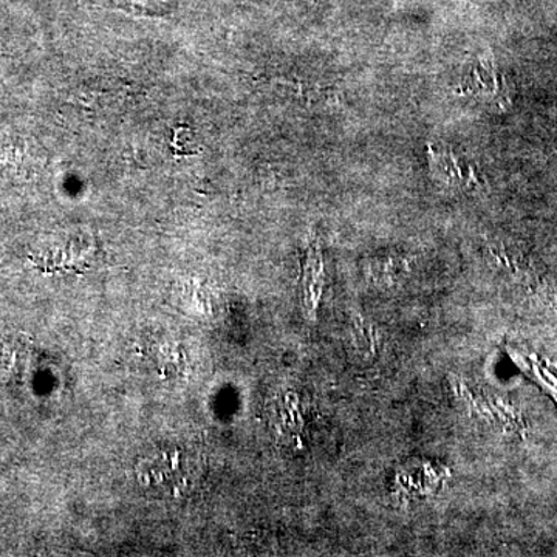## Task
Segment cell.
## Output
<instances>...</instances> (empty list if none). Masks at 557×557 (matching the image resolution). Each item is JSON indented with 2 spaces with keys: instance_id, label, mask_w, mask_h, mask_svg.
<instances>
[{
  "instance_id": "cell-4",
  "label": "cell",
  "mask_w": 557,
  "mask_h": 557,
  "mask_svg": "<svg viewBox=\"0 0 557 557\" xmlns=\"http://www.w3.org/2000/svg\"><path fill=\"white\" fill-rule=\"evenodd\" d=\"M527 369L557 398V364L555 362L541 361L531 357L527 361Z\"/></svg>"
},
{
  "instance_id": "cell-3",
  "label": "cell",
  "mask_w": 557,
  "mask_h": 557,
  "mask_svg": "<svg viewBox=\"0 0 557 557\" xmlns=\"http://www.w3.org/2000/svg\"><path fill=\"white\" fill-rule=\"evenodd\" d=\"M428 157L432 177L446 188L457 190L482 188V178L474 164L458 156L456 150L429 145Z\"/></svg>"
},
{
  "instance_id": "cell-2",
  "label": "cell",
  "mask_w": 557,
  "mask_h": 557,
  "mask_svg": "<svg viewBox=\"0 0 557 557\" xmlns=\"http://www.w3.org/2000/svg\"><path fill=\"white\" fill-rule=\"evenodd\" d=\"M458 95L479 98L496 110L509 109L511 95H509L507 78L497 65L493 51H482L474 60L468 62L460 83Z\"/></svg>"
},
{
  "instance_id": "cell-1",
  "label": "cell",
  "mask_w": 557,
  "mask_h": 557,
  "mask_svg": "<svg viewBox=\"0 0 557 557\" xmlns=\"http://www.w3.org/2000/svg\"><path fill=\"white\" fill-rule=\"evenodd\" d=\"M139 485L159 497H182L197 483V458L186 449L163 446L137 461Z\"/></svg>"
}]
</instances>
